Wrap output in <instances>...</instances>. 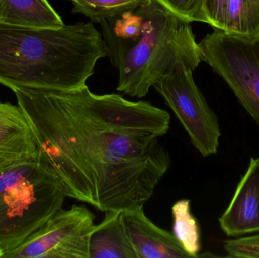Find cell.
Here are the masks:
<instances>
[{
    "instance_id": "obj_3",
    "label": "cell",
    "mask_w": 259,
    "mask_h": 258,
    "mask_svg": "<svg viewBox=\"0 0 259 258\" xmlns=\"http://www.w3.org/2000/svg\"><path fill=\"white\" fill-rule=\"evenodd\" d=\"M99 24L107 56L119 71L117 89L130 96H146L174 67L194 71L202 62L190 23L154 0Z\"/></svg>"
},
{
    "instance_id": "obj_16",
    "label": "cell",
    "mask_w": 259,
    "mask_h": 258,
    "mask_svg": "<svg viewBox=\"0 0 259 258\" xmlns=\"http://www.w3.org/2000/svg\"><path fill=\"white\" fill-rule=\"evenodd\" d=\"M148 0H74L73 12L89 18L91 21L100 23L124 12L134 10Z\"/></svg>"
},
{
    "instance_id": "obj_6",
    "label": "cell",
    "mask_w": 259,
    "mask_h": 258,
    "mask_svg": "<svg viewBox=\"0 0 259 258\" xmlns=\"http://www.w3.org/2000/svg\"><path fill=\"white\" fill-rule=\"evenodd\" d=\"M193 71L184 65L163 74L153 87L164 98L203 157L217 153L221 137L219 119L195 83Z\"/></svg>"
},
{
    "instance_id": "obj_17",
    "label": "cell",
    "mask_w": 259,
    "mask_h": 258,
    "mask_svg": "<svg viewBox=\"0 0 259 258\" xmlns=\"http://www.w3.org/2000/svg\"><path fill=\"white\" fill-rule=\"evenodd\" d=\"M167 12L187 22L208 24L204 0H154Z\"/></svg>"
},
{
    "instance_id": "obj_8",
    "label": "cell",
    "mask_w": 259,
    "mask_h": 258,
    "mask_svg": "<svg viewBox=\"0 0 259 258\" xmlns=\"http://www.w3.org/2000/svg\"><path fill=\"white\" fill-rule=\"evenodd\" d=\"M95 215L84 205L62 210L3 258H89Z\"/></svg>"
},
{
    "instance_id": "obj_18",
    "label": "cell",
    "mask_w": 259,
    "mask_h": 258,
    "mask_svg": "<svg viewBox=\"0 0 259 258\" xmlns=\"http://www.w3.org/2000/svg\"><path fill=\"white\" fill-rule=\"evenodd\" d=\"M224 249L230 257L259 258V234L225 241Z\"/></svg>"
},
{
    "instance_id": "obj_13",
    "label": "cell",
    "mask_w": 259,
    "mask_h": 258,
    "mask_svg": "<svg viewBox=\"0 0 259 258\" xmlns=\"http://www.w3.org/2000/svg\"><path fill=\"white\" fill-rule=\"evenodd\" d=\"M0 22L33 28H59L64 25L47 0H1Z\"/></svg>"
},
{
    "instance_id": "obj_14",
    "label": "cell",
    "mask_w": 259,
    "mask_h": 258,
    "mask_svg": "<svg viewBox=\"0 0 259 258\" xmlns=\"http://www.w3.org/2000/svg\"><path fill=\"white\" fill-rule=\"evenodd\" d=\"M222 31L250 40L259 39V0H228Z\"/></svg>"
},
{
    "instance_id": "obj_20",
    "label": "cell",
    "mask_w": 259,
    "mask_h": 258,
    "mask_svg": "<svg viewBox=\"0 0 259 258\" xmlns=\"http://www.w3.org/2000/svg\"><path fill=\"white\" fill-rule=\"evenodd\" d=\"M2 257H3V253L0 251V258H2Z\"/></svg>"
},
{
    "instance_id": "obj_21",
    "label": "cell",
    "mask_w": 259,
    "mask_h": 258,
    "mask_svg": "<svg viewBox=\"0 0 259 258\" xmlns=\"http://www.w3.org/2000/svg\"><path fill=\"white\" fill-rule=\"evenodd\" d=\"M0 5H1V0H0Z\"/></svg>"
},
{
    "instance_id": "obj_19",
    "label": "cell",
    "mask_w": 259,
    "mask_h": 258,
    "mask_svg": "<svg viewBox=\"0 0 259 258\" xmlns=\"http://www.w3.org/2000/svg\"><path fill=\"white\" fill-rule=\"evenodd\" d=\"M228 0H204V9L208 24L214 30H223Z\"/></svg>"
},
{
    "instance_id": "obj_9",
    "label": "cell",
    "mask_w": 259,
    "mask_h": 258,
    "mask_svg": "<svg viewBox=\"0 0 259 258\" xmlns=\"http://www.w3.org/2000/svg\"><path fill=\"white\" fill-rule=\"evenodd\" d=\"M219 221L230 237L259 233V157L251 158L247 171Z\"/></svg>"
},
{
    "instance_id": "obj_5",
    "label": "cell",
    "mask_w": 259,
    "mask_h": 258,
    "mask_svg": "<svg viewBox=\"0 0 259 258\" xmlns=\"http://www.w3.org/2000/svg\"><path fill=\"white\" fill-rule=\"evenodd\" d=\"M199 48L202 62L225 80L259 125V39L214 30L202 39Z\"/></svg>"
},
{
    "instance_id": "obj_10",
    "label": "cell",
    "mask_w": 259,
    "mask_h": 258,
    "mask_svg": "<svg viewBox=\"0 0 259 258\" xmlns=\"http://www.w3.org/2000/svg\"><path fill=\"white\" fill-rule=\"evenodd\" d=\"M39 159L36 137L21 108L0 101V173Z\"/></svg>"
},
{
    "instance_id": "obj_22",
    "label": "cell",
    "mask_w": 259,
    "mask_h": 258,
    "mask_svg": "<svg viewBox=\"0 0 259 258\" xmlns=\"http://www.w3.org/2000/svg\"><path fill=\"white\" fill-rule=\"evenodd\" d=\"M71 1H72V2H73V1H74V0H71Z\"/></svg>"
},
{
    "instance_id": "obj_1",
    "label": "cell",
    "mask_w": 259,
    "mask_h": 258,
    "mask_svg": "<svg viewBox=\"0 0 259 258\" xmlns=\"http://www.w3.org/2000/svg\"><path fill=\"white\" fill-rule=\"evenodd\" d=\"M39 147L69 198L101 212L143 207L170 165L158 136L103 127L56 91H14Z\"/></svg>"
},
{
    "instance_id": "obj_2",
    "label": "cell",
    "mask_w": 259,
    "mask_h": 258,
    "mask_svg": "<svg viewBox=\"0 0 259 258\" xmlns=\"http://www.w3.org/2000/svg\"><path fill=\"white\" fill-rule=\"evenodd\" d=\"M107 56L92 22L33 28L0 22V84L72 92L87 86L97 61Z\"/></svg>"
},
{
    "instance_id": "obj_4",
    "label": "cell",
    "mask_w": 259,
    "mask_h": 258,
    "mask_svg": "<svg viewBox=\"0 0 259 258\" xmlns=\"http://www.w3.org/2000/svg\"><path fill=\"white\" fill-rule=\"evenodd\" d=\"M66 198L68 191L63 182L41 159L14 165L0 173L3 257L60 212Z\"/></svg>"
},
{
    "instance_id": "obj_11",
    "label": "cell",
    "mask_w": 259,
    "mask_h": 258,
    "mask_svg": "<svg viewBox=\"0 0 259 258\" xmlns=\"http://www.w3.org/2000/svg\"><path fill=\"white\" fill-rule=\"evenodd\" d=\"M123 222L137 258H188L173 233L154 224L143 207L124 211Z\"/></svg>"
},
{
    "instance_id": "obj_7",
    "label": "cell",
    "mask_w": 259,
    "mask_h": 258,
    "mask_svg": "<svg viewBox=\"0 0 259 258\" xmlns=\"http://www.w3.org/2000/svg\"><path fill=\"white\" fill-rule=\"evenodd\" d=\"M57 92L79 113L112 130L149 133L160 137L170 126V114L146 101H130L115 94L95 95L88 86L72 92Z\"/></svg>"
},
{
    "instance_id": "obj_15",
    "label": "cell",
    "mask_w": 259,
    "mask_h": 258,
    "mask_svg": "<svg viewBox=\"0 0 259 258\" xmlns=\"http://www.w3.org/2000/svg\"><path fill=\"white\" fill-rule=\"evenodd\" d=\"M171 212L174 236L190 257H197L201 250L200 231L197 220L192 215L190 200L177 201Z\"/></svg>"
},
{
    "instance_id": "obj_12",
    "label": "cell",
    "mask_w": 259,
    "mask_h": 258,
    "mask_svg": "<svg viewBox=\"0 0 259 258\" xmlns=\"http://www.w3.org/2000/svg\"><path fill=\"white\" fill-rule=\"evenodd\" d=\"M123 212L107 211L89 237V258H137L122 219Z\"/></svg>"
}]
</instances>
